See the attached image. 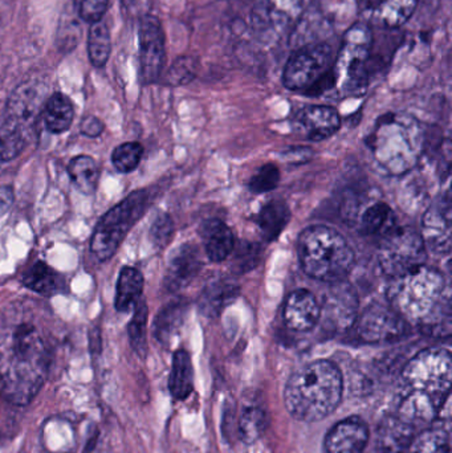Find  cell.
Masks as SVG:
<instances>
[{
    "label": "cell",
    "instance_id": "1",
    "mask_svg": "<svg viewBox=\"0 0 452 453\" xmlns=\"http://www.w3.org/2000/svg\"><path fill=\"white\" fill-rule=\"evenodd\" d=\"M40 317L26 303L0 314V390L16 406L31 403L50 372L52 350Z\"/></svg>",
    "mask_w": 452,
    "mask_h": 453
},
{
    "label": "cell",
    "instance_id": "2",
    "mask_svg": "<svg viewBox=\"0 0 452 453\" xmlns=\"http://www.w3.org/2000/svg\"><path fill=\"white\" fill-rule=\"evenodd\" d=\"M446 282L442 274L433 268L422 265L403 276L395 277L387 289L389 305L405 319L419 326L427 327L432 334L440 327L450 332V319H445Z\"/></svg>",
    "mask_w": 452,
    "mask_h": 453
},
{
    "label": "cell",
    "instance_id": "3",
    "mask_svg": "<svg viewBox=\"0 0 452 453\" xmlns=\"http://www.w3.org/2000/svg\"><path fill=\"white\" fill-rule=\"evenodd\" d=\"M344 391V378L331 361L320 359L300 367L284 388V403L291 417L315 423L333 414Z\"/></svg>",
    "mask_w": 452,
    "mask_h": 453
},
{
    "label": "cell",
    "instance_id": "4",
    "mask_svg": "<svg viewBox=\"0 0 452 453\" xmlns=\"http://www.w3.org/2000/svg\"><path fill=\"white\" fill-rule=\"evenodd\" d=\"M366 143L382 170L392 175L406 174L424 153V130L414 117L390 113L379 119Z\"/></svg>",
    "mask_w": 452,
    "mask_h": 453
},
{
    "label": "cell",
    "instance_id": "5",
    "mask_svg": "<svg viewBox=\"0 0 452 453\" xmlns=\"http://www.w3.org/2000/svg\"><path fill=\"white\" fill-rule=\"evenodd\" d=\"M299 258L303 271L320 281H342L355 265V252L336 229L313 226L299 239Z\"/></svg>",
    "mask_w": 452,
    "mask_h": 453
},
{
    "label": "cell",
    "instance_id": "6",
    "mask_svg": "<svg viewBox=\"0 0 452 453\" xmlns=\"http://www.w3.org/2000/svg\"><path fill=\"white\" fill-rule=\"evenodd\" d=\"M45 95L47 87L36 80L21 82L13 90L0 127V151L5 157L20 156L32 140L37 119L42 116L47 101Z\"/></svg>",
    "mask_w": 452,
    "mask_h": 453
},
{
    "label": "cell",
    "instance_id": "7",
    "mask_svg": "<svg viewBox=\"0 0 452 453\" xmlns=\"http://www.w3.org/2000/svg\"><path fill=\"white\" fill-rule=\"evenodd\" d=\"M373 34L369 24H353L342 40L332 69V88L342 97L363 96L369 87Z\"/></svg>",
    "mask_w": 452,
    "mask_h": 453
},
{
    "label": "cell",
    "instance_id": "8",
    "mask_svg": "<svg viewBox=\"0 0 452 453\" xmlns=\"http://www.w3.org/2000/svg\"><path fill=\"white\" fill-rule=\"evenodd\" d=\"M336 52L326 42H310L300 48L284 68L283 84L294 92L318 95L332 88Z\"/></svg>",
    "mask_w": 452,
    "mask_h": 453
},
{
    "label": "cell",
    "instance_id": "9",
    "mask_svg": "<svg viewBox=\"0 0 452 453\" xmlns=\"http://www.w3.org/2000/svg\"><path fill=\"white\" fill-rule=\"evenodd\" d=\"M148 201L145 190L134 191L98 220L90 240V250L98 261L111 260L116 255L132 226L145 214Z\"/></svg>",
    "mask_w": 452,
    "mask_h": 453
},
{
    "label": "cell",
    "instance_id": "10",
    "mask_svg": "<svg viewBox=\"0 0 452 453\" xmlns=\"http://www.w3.org/2000/svg\"><path fill=\"white\" fill-rule=\"evenodd\" d=\"M452 380L451 354L445 349H426L403 367V391L426 394L448 401Z\"/></svg>",
    "mask_w": 452,
    "mask_h": 453
},
{
    "label": "cell",
    "instance_id": "11",
    "mask_svg": "<svg viewBox=\"0 0 452 453\" xmlns=\"http://www.w3.org/2000/svg\"><path fill=\"white\" fill-rule=\"evenodd\" d=\"M426 258V244L421 234L414 229L395 226L382 237L379 263L390 279L403 276L425 265Z\"/></svg>",
    "mask_w": 452,
    "mask_h": 453
},
{
    "label": "cell",
    "instance_id": "12",
    "mask_svg": "<svg viewBox=\"0 0 452 453\" xmlns=\"http://www.w3.org/2000/svg\"><path fill=\"white\" fill-rule=\"evenodd\" d=\"M140 39V73L143 84L156 82L166 61L165 32L161 21L153 15L142 16L138 27Z\"/></svg>",
    "mask_w": 452,
    "mask_h": 453
},
{
    "label": "cell",
    "instance_id": "13",
    "mask_svg": "<svg viewBox=\"0 0 452 453\" xmlns=\"http://www.w3.org/2000/svg\"><path fill=\"white\" fill-rule=\"evenodd\" d=\"M357 333L368 343L392 342L406 333V321L385 303H374L361 314Z\"/></svg>",
    "mask_w": 452,
    "mask_h": 453
},
{
    "label": "cell",
    "instance_id": "14",
    "mask_svg": "<svg viewBox=\"0 0 452 453\" xmlns=\"http://www.w3.org/2000/svg\"><path fill=\"white\" fill-rule=\"evenodd\" d=\"M422 239L426 247L438 255L451 250V201L448 193L438 198L425 212Z\"/></svg>",
    "mask_w": 452,
    "mask_h": 453
},
{
    "label": "cell",
    "instance_id": "15",
    "mask_svg": "<svg viewBox=\"0 0 452 453\" xmlns=\"http://www.w3.org/2000/svg\"><path fill=\"white\" fill-rule=\"evenodd\" d=\"M358 298L352 285L342 281L334 282L324 297L321 316L333 329H349L357 319Z\"/></svg>",
    "mask_w": 452,
    "mask_h": 453
},
{
    "label": "cell",
    "instance_id": "16",
    "mask_svg": "<svg viewBox=\"0 0 452 453\" xmlns=\"http://www.w3.org/2000/svg\"><path fill=\"white\" fill-rule=\"evenodd\" d=\"M295 130L310 141H323L339 132L341 119L336 109L326 105H310L295 116Z\"/></svg>",
    "mask_w": 452,
    "mask_h": 453
},
{
    "label": "cell",
    "instance_id": "17",
    "mask_svg": "<svg viewBox=\"0 0 452 453\" xmlns=\"http://www.w3.org/2000/svg\"><path fill=\"white\" fill-rule=\"evenodd\" d=\"M418 0H361L368 24L381 28H400L416 12Z\"/></svg>",
    "mask_w": 452,
    "mask_h": 453
},
{
    "label": "cell",
    "instance_id": "18",
    "mask_svg": "<svg viewBox=\"0 0 452 453\" xmlns=\"http://www.w3.org/2000/svg\"><path fill=\"white\" fill-rule=\"evenodd\" d=\"M320 316L321 305L310 290H295L284 303V322L295 332H310L318 324Z\"/></svg>",
    "mask_w": 452,
    "mask_h": 453
},
{
    "label": "cell",
    "instance_id": "19",
    "mask_svg": "<svg viewBox=\"0 0 452 453\" xmlns=\"http://www.w3.org/2000/svg\"><path fill=\"white\" fill-rule=\"evenodd\" d=\"M369 441V428L360 417H350L331 428L326 438V453H363Z\"/></svg>",
    "mask_w": 452,
    "mask_h": 453
},
{
    "label": "cell",
    "instance_id": "20",
    "mask_svg": "<svg viewBox=\"0 0 452 453\" xmlns=\"http://www.w3.org/2000/svg\"><path fill=\"white\" fill-rule=\"evenodd\" d=\"M202 268L201 252L196 245L183 244L172 253L165 274V287L178 292L188 287Z\"/></svg>",
    "mask_w": 452,
    "mask_h": 453
},
{
    "label": "cell",
    "instance_id": "21",
    "mask_svg": "<svg viewBox=\"0 0 452 453\" xmlns=\"http://www.w3.org/2000/svg\"><path fill=\"white\" fill-rule=\"evenodd\" d=\"M443 404L445 402L426 394L403 391L397 415L417 430L421 426L432 423L440 414Z\"/></svg>",
    "mask_w": 452,
    "mask_h": 453
},
{
    "label": "cell",
    "instance_id": "22",
    "mask_svg": "<svg viewBox=\"0 0 452 453\" xmlns=\"http://www.w3.org/2000/svg\"><path fill=\"white\" fill-rule=\"evenodd\" d=\"M414 436L416 428L397 414L387 415L377 428V449L379 453H405L410 449Z\"/></svg>",
    "mask_w": 452,
    "mask_h": 453
},
{
    "label": "cell",
    "instance_id": "23",
    "mask_svg": "<svg viewBox=\"0 0 452 453\" xmlns=\"http://www.w3.org/2000/svg\"><path fill=\"white\" fill-rule=\"evenodd\" d=\"M21 282L32 292L44 297H53L68 292L65 277L44 261L32 264L21 276Z\"/></svg>",
    "mask_w": 452,
    "mask_h": 453
},
{
    "label": "cell",
    "instance_id": "24",
    "mask_svg": "<svg viewBox=\"0 0 452 453\" xmlns=\"http://www.w3.org/2000/svg\"><path fill=\"white\" fill-rule=\"evenodd\" d=\"M302 8V0H260L254 11V23L265 28H286Z\"/></svg>",
    "mask_w": 452,
    "mask_h": 453
},
{
    "label": "cell",
    "instance_id": "25",
    "mask_svg": "<svg viewBox=\"0 0 452 453\" xmlns=\"http://www.w3.org/2000/svg\"><path fill=\"white\" fill-rule=\"evenodd\" d=\"M201 237L207 257L214 263L225 261L235 245L230 226L219 219L206 220L201 226Z\"/></svg>",
    "mask_w": 452,
    "mask_h": 453
},
{
    "label": "cell",
    "instance_id": "26",
    "mask_svg": "<svg viewBox=\"0 0 452 453\" xmlns=\"http://www.w3.org/2000/svg\"><path fill=\"white\" fill-rule=\"evenodd\" d=\"M143 290V276L134 266H124L116 285L114 306L119 313H127L135 308Z\"/></svg>",
    "mask_w": 452,
    "mask_h": 453
},
{
    "label": "cell",
    "instance_id": "27",
    "mask_svg": "<svg viewBox=\"0 0 452 453\" xmlns=\"http://www.w3.org/2000/svg\"><path fill=\"white\" fill-rule=\"evenodd\" d=\"M42 117L48 132L52 134L65 133L73 122V104L63 93H55L45 101Z\"/></svg>",
    "mask_w": 452,
    "mask_h": 453
},
{
    "label": "cell",
    "instance_id": "28",
    "mask_svg": "<svg viewBox=\"0 0 452 453\" xmlns=\"http://www.w3.org/2000/svg\"><path fill=\"white\" fill-rule=\"evenodd\" d=\"M289 220H291L289 207L287 206L286 202L279 201V199L268 202L255 217V222L268 242L278 239L279 234L284 231Z\"/></svg>",
    "mask_w": 452,
    "mask_h": 453
},
{
    "label": "cell",
    "instance_id": "29",
    "mask_svg": "<svg viewBox=\"0 0 452 453\" xmlns=\"http://www.w3.org/2000/svg\"><path fill=\"white\" fill-rule=\"evenodd\" d=\"M169 390L172 398L185 401L194 390V369L190 354L186 350L175 351L172 357V372L169 378Z\"/></svg>",
    "mask_w": 452,
    "mask_h": 453
},
{
    "label": "cell",
    "instance_id": "30",
    "mask_svg": "<svg viewBox=\"0 0 452 453\" xmlns=\"http://www.w3.org/2000/svg\"><path fill=\"white\" fill-rule=\"evenodd\" d=\"M186 305L180 301H172L159 311L154 319V337L162 345L169 346L172 338L180 332L185 319Z\"/></svg>",
    "mask_w": 452,
    "mask_h": 453
},
{
    "label": "cell",
    "instance_id": "31",
    "mask_svg": "<svg viewBox=\"0 0 452 453\" xmlns=\"http://www.w3.org/2000/svg\"><path fill=\"white\" fill-rule=\"evenodd\" d=\"M68 174L74 188L82 196H90L96 193L98 186L97 164L89 156H77L71 159L68 165Z\"/></svg>",
    "mask_w": 452,
    "mask_h": 453
},
{
    "label": "cell",
    "instance_id": "32",
    "mask_svg": "<svg viewBox=\"0 0 452 453\" xmlns=\"http://www.w3.org/2000/svg\"><path fill=\"white\" fill-rule=\"evenodd\" d=\"M238 293L239 288L231 282H214L204 289L203 295L199 300V308L204 316H218L228 303H233Z\"/></svg>",
    "mask_w": 452,
    "mask_h": 453
},
{
    "label": "cell",
    "instance_id": "33",
    "mask_svg": "<svg viewBox=\"0 0 452 453\" xmlns=\"http://www.w3.org/2000/svg\"><path fill=\"white\" fill-rule=\"evenodd\" d=\"M397 226L395 212L387 203H376L364 212L361 228L365 234L382 236L392 232Z\"/></svg>",
    "mask_w": 452,
    "mask_h": 453
},
{
    "label": "cell",
    "instance_id": "34",
    "mask_svg": "<svg viewBox=\"0 0 452 453\" xmlns=\"http://www.w3.org/2000/svg\"><path fill=\"white\" fill-rule=\"evenodd\" d=\"M111 32L108 24L103 19L95 21L90 26L88 35V53H89L90 63L101 68L105 65L111 56Z\"/></svg>",
    "mask_w": 452,
    "mask_h": 453
},
{
    "label": "cell",
    "instance_id": "35",
    "mask_svg": "<svg viewBox=\"0 0 452 453\" xmlns=\"http://www.w3.org/2000/svg\"><path fill=\"white\" fill-rule=\"evenodd\" d=\"M268 427V415L262 407L251 406L243 410L239 420V436L247 446L257 443Z\"/></svg>",
    "mask_w": 452,
    "mask_h": 453
},
{
    "label": "cell",
    "instance_id": "36",
    "mask_svg": "<svg viewBox=\"0 0 452 453\" xmlns=\"http://www.w3.org/2000/svg\"><path fill=\"white\" fill-rule=\"evenodd\" d=\"M148 319H149V308L146 305L145 301H138L137 305L134 308V314H133L132 319H130L129 325H127V334H129L130 346L133 350L141 357L145 358L146 353H148Z\"/></svg>",
    "mask_w": 452,
    "mask_h": 453
},
{
    "label": "cell",
    "instance_id": "37",
    "mask_svg": "<svg viewBox=\"0 0 452 453\" xmlns=\"http://www.w3.org/2000/svg\"><path fill=\"white\" fill-rule=\"evenodd\" d=\"M410 453H451L450 435L448 431L441 428L425 431L414 439Z\"/></svg>",
    "mask_w": 452,
    "mask_h": 453
},
{
    "label": "cell",
    "instance_id": "38",
    "mask_svg": "<svg viewBox=\"0 0 452 453\" xmlns=\"http://www.w3.org/2000/svg\"><path fill=\"white\" fill-rule=\"evenodd\" d=\"M143 148L138 142H125L117 146L111 154V164L117 172L129 174L134 172L142 159Z\"/></svg>",
    "mask_w": 452,
    "mask_h": 453
},
{
    "label": "cell",
    "instance_id": "39",
    "mask_svg": "<svg viewBox=\"0 0 452 453\" xmlns=\"http://www.w3.org/2000/svg\"><path fill=\"white\" fill-rule=\"evenodd\" d=\"M280 182V170L273 164H267L257 170L249 180V188L252 193L265 194L275 190Z\"/></svg>",
    "mask_w": 452,
    "mask_h": 453
},
{
    "label": "cell",
    "instance_id": "40",
    "mask_svg": "<svg viewBox=\"0 0 452 453\" xmlns=\"http://www.w3.org/2000/svg\"><path fill=\"white\" fill-rule=\"evenodd\" d=\"M174 223L167 214H159L150 228V239L158 250H164L172 239Z\"/></svg>",
    "mask_w": 452,
    "mask_h": 453
},
{
    "label": "cell",
    "instance_id": "41",
    "mask_svg": "<svg viewBox=\"0 0 452 453\" xmlns=\"http://www.w3.org/2000/svg\"><path fill=\"white\" fill-rule=\"evenodd\" d=\"M108 3L109 0H74L80 18L90 24L103 19Z\"/></svg>",
    "mask_w": 452,
    "mask_h": 453
},
{
    "label": "cell",
    "instance_id": "42",
    "mask_svg": "<svg viewBox=\"0 0 452 453\" xmlns=\"http://www.w3.org/2000/svg\"><path fill=\"white\" fill-rule=\"evenodd\" d=\"M193 58H180L175 61L169 72V82L172 85H180L183 82H188L194 77Z\"/></svg>",
    "mask_w": 452,
    "mask_h": 453
},
{
    "label": "cell",
    "instance_id": "43",
    "mask_svg": "<svg viewBox=\"0 0 452 453\" xmlns=\"http://www.w3.org/2000/svg\"><path fill=\"white\" fill-rule=\"evenodd\" d=\"M260 250L259 247L249 244V247H241L236 250L235 263L239 269L249 271V268H254L259 260Z\"/></svg>",
    "mask_w": 452,
    "mask_h": 453
},
{
    "label": "cell",
    "instance_id": "44",
    "mask_svg": "<svg viewBox=\"0 0 452 453\" xmlns=\"http://www.w3.org/2000/svg\"><path fill=\"white\" fill-rule=\"evenodd\" d=\"M103 127H103V121L95 116L87 117V119H82L81 125H80L81 134L88 138L100 137L103 134Z\"/></svg>",
    "mask_w": 452,
    "mask_h": 453
},
{
    "label": "cell",
    "instance_id": "45",
    "mask_svg": "<svg viewBox=\"0 0 452 453\" xmlns=\"http://www.w3.org/2000/svg\"><path fill=\"white\" fill-rule=\"evenodd\" d=\"M284 158L291 164H304L312 158V150L310 148H294L289 149L288 151H284Z\"/></svg>",
    "mask_w": 452,
    "mask_h": 453
},
{
    "label": "cell",
    "instance_id": "46",
    "mask_svg": "<svg viewBox=\"0 0 452 453\" xmlns=\"http://www.w3.org/2000/svg\"><path fill=\"white\" fill-rule=\"evenodd\" d=\"M15 196H13V188L11 186H0V218L4 217L11 207H12Z\"/></svg>",
    "mask_w": 452,
    "mask_h": 453
}]
</instances>
